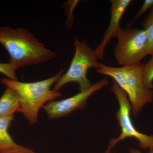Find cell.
Wrapping results in <instances>:
<instances>
[{
    "label": "cell",
    "mask_w": 153,
    "mask_h": 153,
    "mask_svg": "<svg viewBox=\"0 0 153 153\" xmlns=\"http://www.w3.org/2000/svg\"><path fill=\"white\" fill-rule=\"evenodd\" d=\"M0 43L10 55V63L19 67L37 65L57 57L27 29L0 27Z\"/></svg>",
    "instance_id": "obj_1"
},
{
    "label": "cell",
    "mask_w": 153,
    "mask_h": 153,
    "mask_svg": "<svg viewBox=\"0 0 153 153\" xmlns=\"http://www.w3.org/2000/svg\"><path fill=\"white\" fill-rule=\"evenodd\" d=\"M63 73L62 69L52 77L35 82H22L4 78L1 81L4 85L18 93L20 100L19 112L24 115L30 124L34 125L38 122L40 108L47 102L54 101L61 96V93L52 90L51 88L60 79Z\"/></svg>",
    "instance_id": "obj_2"
},
{
    "label": "cell",
    "mask_w": 153,
    "mask_h": 153,
    "mask_svg": "<svg viewBox=\"0 0 153 153\" xmlns=\"http://www.w3.org/2000/svg\"><path fill=\"white\" fill-rule=\"evenodd\" d=\"M143 64L111 67L100 63L96 71L114 79L127 96L133 114L136 116L146 105L153 100V91L143 81Z\"/></svg>",
    "instance_id": "obj_3"
},
{
    "label": "cell",
    "mask_w": 153,
    "mask_h": 153,
    "mask_svg": "<svg viewBox=\"0 0 153 153\" xmlns=\"http://www.w3.org/2000/svg\"><path fill=\"white\" fill-rule=\"evenodd\" d=\"M75 53L68 71L63 74L55 83L54 90L58 91L63 85L71 82H77L80 91L86 90L92 84L87 77L88 69H97L100 63L95 51L88 46L85 42H80L74 38Z\"/></svg>",
    "instance_id": "obj_4"
},
{
    "label": "cell",
    "mask_w": 153,
    "mask_h": 153,
    "mask_svg": "<svg viewBox=\"0 0 153 153\" xmlns=\"http://www.w3.org/2000/svg\"><path fill=\"white\" fill-rule=\"evenodd\" d=\"M113 82L111 90L116 97L118 102L119 108L116 117L120 127L121 133L117 137L110 140L109 145L105 153H110L118 143L129 138L137 140L141 149L153 151V135H149L142 133L135 127L131 120V108L127 96L114 81Z\"/></svg>",
    "instance_id": "obj_5"
},
{
    "label": "cell",
    "mask_w": 153,
    "mask_h": 153,
    "mask_svg": "<svg viewBox=\"0 0 153 153\" xmlns=\"http://www.w3.org/2000/svg\"><path fill=\"white\" fill-rule=\"evenodd\" d=\"M116 38L117 43L114 55L119 65L129 66L139 64L148 55L147 37L144 29H121Z\"/></svg>",
    "instance_id": "obj_6"
},
{
    "label": "cell",
    "mask_w": 153,
    "mask_h": 153,
    "mask_svg": "<svg viewBox=\"0 0 153 153\" xmlns=\"http://www.w3.org/2000/svg\"><path fill=\"white\" fill-rule=\"evenodd\" d=\"M107 78L99 80L92 84L86 90L80 91L73 96L57 101L48 102L43 107L50 120L56 119L69 114L71 112L85 107L87 100L89 97L107 85Z\"/></svg>",
    "instance_id": "obj_7"
},
{
    "label": "cell",
    "mask_w": 153,
    "mask_h": 153,
    "mask_svg": "<svg viewBox=\"0 0 153 153\" xmlns=\"http://www.w3.org/2000/svg\"><path fill=\"white\" fill-rule=\"evenodd\" d=\"M132 1L131 0H111V18L110 23L102 41L94 51L98 60H102L104 57L105 47L114 37H116L121 30L120 22L126 10Z\"/></svg>",
    "instance_id": "obj_8"
},
{
    "label": "cell",
    "mask_w": 153,
    "mask_h": 153,
    "mask_svg": "<svg viewBox=\"0 0 153 153\" xmlns=\"http://www.w3.org/2000/svg\"><path fill=\"white\" fill-rule=\"evenodd\" d=\"M20 109V97L13 89L7 87L0 97V117L14 116Z\"/></svg>",
    "instance_id": "obj_9"
},
{
    "label": "cell",
    "mask_w": 153,
    "mask_h": 153,
    "mask_svg": "<svg viewBox=\"0 0 153 153\" xmlns=\"http://www.w3.org/2000/svg\"><path fill=\"white\" fill-rule=\"evenodd\" d=\"M13 119L14 116L0 117V153L4 152L18 145L13 140L8 131Z\"/></svg>",
    "instance_id": "obj_10"
},
{
    "label": "cell",
    "mask_w": 153,
    "mask_h": 153,
    "mask_svg": "<svg viewBox=\"0 0 153 153\" xmlns=\"http://www.w3.org/2000/svg\"><path fill=\"white\" fill-rule=\"evenodd\" d=\"M143 27L147 37V53L148 55L153 54V7L143 23Z\"/></svg>",
    "instance_id": "obj_11"
},
{
    "label": "cell",
    "mask_w": 153,
    "mask_h": 153,
    "mask_svg": "<svg viewBox=\"0 0 153 153\" xmlns=\"http://www.w3.org/2000/svg\"><path fill=\"white\" fill-rule=\"evenodd\" d=\"M143 68V81L145 86L149 89L153 88V54Z\"/></svg>",
    "instance_id": "obj_12"
},
{
    "label": "cell",
    "mask_w": 153,
    "mask_h": 153,
    "mask_svg": "<svg viewBox=\"0 0 153 153\" xmlns=\"http://www.w3.org/2000/svg\"><path fill=\"white\" fill-rule=\"evenodd\" d=\"M19 66L16 64L10 63H0V73L4 74L12 80H18L16 76V71Z\"/></svg>",
    "instance_id": "obj_13"
},
{
    "label": "cell",
    "mask_w": 153,
    "mask_h": 153,
    "mask_svg": "<svg viewBox=\"0 0 153 153\" xmlns=\"http://www.w3.org/2000/svg\"><path fill=\"white\" fill-rule=\"evenodd\" d=\"M153 7V0H146L135 16V19H138L143 14L145 13L148 10Z\"/></svg>",
    "instance_id": "obj_14"
},
{
    "label": "cell",
    "mask_w": 153,
    "mask_h": 153,
    "mask_svg": "<svg viewBox=\"0 0 153 153\" xmlns=\"http://www.w3.org/2000/svg\"><path fill=\"white\" fill-rule=\"evenodd\" d=\"M3 153H37L31 149L18 145Z\"/></svg>",
    "instance_id": "obj_15"
},
{
    "label": "cell",
    "mask_w": 153,
    "mask_h": 153,
    "mask_svg": "<svg viewBox=\"0 0 153 153\" xmlns=\"http://www.w3.org/2000/svg\"><path fill=\"white\" fill-rule=\"evenodd\" d=\"M129 152V153H142L138 149H130ZM149 153H153V151H150V152Z\"/></svg>",
    "instance_id": "obj_16"
}]
</instances>
